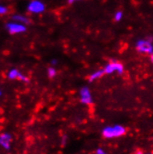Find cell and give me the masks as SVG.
<instances>
[{"instance_id":"cell-2","label":"cell","mask_w":153,"mask_h":154,"mask_svg":"<svg viewBox=\"0 0 153 154\" xmlns=\"http://www.w3.org/2000/svg\"><path fill=\"white\" fill-rule=\"evenodd\" d=\"M152 38L147 39V40H138L136 42V49L141 53H147V54H152L153 53V46H152Z\"/></svg>"},{"instance_id":"cell-18","label":"cell","mask_w":153,"mask_h":154,"mask_svg":"<svg viewBox=\"0 0 153 154\" xmlns=\"http://www.w3.org/2000/svg\"><path fill=\"white\" fill-rule=\"evenodd\" d=\"M68 1H69L70 4H72V3H73V2H75V1H79V0H68Z\"/></svg>"},{"instance_id":"cell-17","label":"cell","mask_w":153,"mask_h":154,"mask_svg":"<svg viewBox=\"0 0 153 154\" xmlns=\"http://www.w3.org/2000/svg\"><path fill=\"white\" fill-rule=\"evenodd\" d=\"M57 62H58V61H57L56 60H53L51 61V64H53V65H56V64H57Z\"/></svg>"},{"instance_id":"cell-4","label":"cell","mask_w":153,"mask_h":154,"mask_svg":"<svg viewBox=\"0 0 153 154\" xmlns=\"http://www.w3.org/2000/svg\"><path fill=\"white\" fill-rule=\"evenodd\" d=\"M6 28L9 32V34L16 35L20 32H23L26 31V27L21 23H8L6 24Z\"/></svg>"},{"instance_id":"cell-13","label":"cell","mask_w":153,"mask_h":154,"mask_svg":"<svg viewBox=\"0 0 153 154\" xmlns=\"http://www.w3.org/2000/svg\"><path fill=\"white\" fill-rule=\"evenodd\" d=\"M18 79L20 80V81H23V82H25V83H27V82L29 81V79L27 78V77H26L25 75H23V73H20V75H19V77H18Z\"/></svg>"},{"instance_id":"cell-6","label":"cell","mask_w":153,"mask_h":154,"mask_svg":"<svg viewBox=\"0 0 153 154\" xmlns=\"http://www.w3.org/2000/svg\"><path fill=\"white\" fill-rule=\"evenodd\" d=\"M80 100H81V102L83 104H91L93 102V100H92V96H91V93H90V90L88 89V87H82L81 90H80Z\"/></svg>"},{"instance_id":"cell-10","label":"cell","mask_w":153,"mask_h":154,"mask_svg":"<svg viewBox=\"0 0 153 154\" xmlns=\"http://www.w3.org/2000/svg\"><path fill=\"white\" fill-rule=\"evenodd\" d=\"M20 72L17 69H12L10 70L8 73V78L10 80H14V79H18V77L20 75Z\"/></svg>"},{"instance_id":"cell-20","label":"cell","mask_w":153,"mask_h":154,"mask_svg":"<svg viewBox=\"0 0 153 154\" xmlns=\"http://www.w3.org/2000/svg\"><path fill=\"white\" fill-rule=\"evenodd\" d=\"M150 59H151V61L153 62V55H151V58Z\"/></svg>"},{"instance_id":"cell-12","label":"cell","mask_w":153,"mask_h":154,"mask_svg":"<svg viewBox=\"0 0 153 154\" xmlns=\"http://www.w3.org/2000/svg\"><path fill=\"white\" fill-rule=\"evenodd\" d=\"M122 17H123V12H122V11H117V12L115 13L114 20H115L116 21H119V20H121Z\"/></svg>"},{"instance_id":"cell-9","label":"cell","mask_w":153,"mask_h":154,"mask_svg":"<svg viewBox=\"0 0 153 154\" xmlns=\"http://www.w3.org/2000/svg\"><path fill=\"white\" fill-rule=\"evenodd\" d=\"M104 73H105V72H104V70H98V71L93 72L92 74H90L88 80H89V82H93V81H95V80H96V79H98V78H100V77H101Z\"/></svg>"},{"instance_id":"cell-21","label":"cell","mask_w":153,"mask_h":154,"mask_svg":"<svg viewBox=\"0 0 153 154\" xmlns=\"http://www.w3.org/2000/svg\"><path fill=\"white\" fill-rule=\"evenodd\" d=\"M145 154H152V153H145Z\"/></svg>"},{"instance_id":"cell-5","label":"cell","mask_w":153,"mask_h":154,"mask_svg":"<svg viewBox=\"0 0 153 154\" xmlns=\"http://www.w3.org/2000/svg\"><path fill=\"white\" fill-rule=\"evenodd\" d=\"M28 10L32 13H41L45 10V5L39 0H32L28 5Z\"/></svg>"},{"instance_id":"cell-1","label":"cell","mask_w":153,"mask_h":154,"mask_svg":"<svg viewBox=\"0 0 153 154\" xmlns=\"http://www.w3.org/2000/svg\"><path fill=\"white\" fill-rule=\"evenodd\" d=\"M125 134V128L122 125H113V126H107L102 131V136L105 138H114L122 137Z\"/></svg>"},{"instance_id":"cell-15","label":"cell","mask_w":153,"mask_h":154,"mask_svg":"<svg viewBox=\"0 0 153 154\" xmlns=\"http://www.w3.org/2000/svg\"><path fill=\"white\" fill-rule=\"evenodd\" d=\"M96 154H106V152L102 149H97L96 151Z\"/></svg>"},{"instance_id":"cell-7","label":"cell","mask_w":153,"mask_h":154,"mask_svg":"<svg viewBox=\"0 0 153 154\" xmlns=\"http://www.w3.org/2000/svg\"><path fill=\"white\" fill-rule=\"evenodd\" d=\"M11 136L8 133H4L0 136V144L5 149H9L10 148V142H11Z\"/></svg>"},{"instance_id":"cell-3","label":"cell","mask_w":153,"mask_h":154,"mask_svg":"<svg viewBox=\"0 0 153 154\" xmlns=\"http://www.w3.org/2000/svg\"><path fill=\"white\" fill-rule=\"evenodd\" d=\"M104 70V72L106 74H111L114 72H117L119 74H122L124 72V65L122 63H120L118 61H115V60H112L110 63H108L105 68L103 69Z\"/></svg>"},{"instance_id":"cell-14","label":"cell","mask_w":153,"mask_h":154,"mask_svg":"<svg viewBox=\"0 0 153 154\" xmlns=\"http://www.w3.org/2000/svg\"><path fill=\"white\" fill-rule=\"evenodd\" d=\"M8 12V8H6V7H4V6H1L0 7V14L1 15H4V14H6Z\"/></svg>"},{"instance_id":"cell-16","label":"cell","mask_w":153,"mask_h":154,"mask_svg":"<svg viewBox=\"0 0 153 154\" xmlns=\"http://www.w3.org/2000/svg\"><path fill=\"white\" fill-rule=\"evenodd\" d=\"M65 142H66V137H63V139H62V143H61V145H62V146H63V145L65 144Z\"/></svg>"},{"instance_id":"cell-8","label":"cell","mask_w":153,"mask_h":154,"mask_svg":"<svg viewBox=\"0 0 153 154\" xmlns=\"http://www.w3.org/2000/svg\"><path fill=\"white\" fill-rule=\"evenodd\" d=\"M12 20H15V21H17V23H21V24H28L30 23V20L26 17H24L23 15H14L13 18H12Z\"/></svg>"},{"instance_id":"cell-11","label":"cell","mask_w":153,"mask_h":154,"mask_svg":"<svg viewBox=\"0 0 153 154\" xmlns=\"http://www.w3.org/2000/svg\"><path fill=\"white\" fill-rule=\"evenodd\" d=\"M56 74H57V71H56L55 68L49 67V68L47 69V75H48L49 78H54V77L56 76Z\"/></svg>"},{"instance_id":"cell-19","label":"cell","mask_w":153,"mask_h":154,"mask_svg":"<svg viewBox=\"0 0 153 154\" xmlns=\"http://www.w3.org/2000/svg\"><path fill=\"white\" fill-rule=\"evenodd\" d=\"M136 154H145V153H143L141 150H137V151L136 152Z\"/></svg>"}]
</instances>
